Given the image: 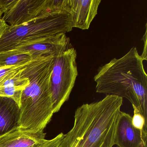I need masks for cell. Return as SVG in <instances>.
<instances>
[{
    "label": "cell",
    "mask_w": 147,
    "mask_h": 147,
    "mask_svg": "<svg viewBox=\"0 0 147 147\" xmlns=\"http://www.w3.org/2000/svg\"><path fill=\"white\" fill-rule=\"evenodd\" d=\"M123 98L107 95L76 111L74 126L57 147H113Z\"/></svg>",
    "instance_id": "1"
},
{
    "label": "cell",
    "mask_w": 147,
    "mask_h": 147,
    "mask_svg": "<svg viewBox=\"0 0 147 147\" xmlns=\"http://www.w3.org/2000/svg\"><path fill=\"white\" fill-rule=\"evenodd\" d=\"M144 60L133 47L98 69L94 80L96 92L127 99L147 120V75Z\"/></svg>",
    "instance_id": "2"
},
{
    "label": "cell",
    "mask_w": 147,
    "mask_h": 147,
    "mask_svg": "<svg viewBox=\"0 0 147 147\" xmlns=\"http://www.w3.org/2000/svg\"><path fill=\"white\" fill-rule=\"evenodd\" d=\"M70 16L67 12L46 13L21 25H8L0 38V52L60 33L72 31Z\"/></svg>",
    "instance_id": "3"
},
{
    "label": "cell",
    "mask_w": 147,
    "mask_h": 147,
    "mask_svg": "<svg viewBox=\"0 0 147 147\" xmlns=\"http://www.w3.org/2000/svg\"><path fill=\"white\" fill-rule=\"evenodd\" d=\"M77 52L69 38L54 55L50 88L54 113L69 99L78 75Z\"/></svg>",
    "instance_id": "4"
},
{
    "label": "cell",
    "mask_w": 147,
    "mask_h": 147,
    "mask_svg": "<svg viewBox=\"0 0 147 147\" xmlns=\"http://www.w3.org/2000/svg\"><path fill=\"white\" fill-rule=\"evenodd\" d=\"M47 2V0H17L2 19L10 26L24 24L46 13Z\"/></svg>",
    "instance_id": "5"
},
{
    "label": "cell",
    "mask_w": 147,
    "mask_h": 147,
    "mask_svg": "<svg viewBox=\"0 0 147 147\" xmlns=\"http://www.w3.org/2000/svg\"><path fill=\"white\" fill-rule=\"evenodd\" d=\"M132 117L120 112L115 131L114 144L117 147H142L147 144V131L135 128L131 123Z\"/></svg>",
    "instance_id": "6"
},
{
    "label": "cell",
    "mask_w": 147,
    "mask_h": 147,
    "mask_svg": "<svg viewBox=\"0 0 147 147\" xmlns=\"http://www.w3.org/2000/svg\"><path fill=\"white\" fill-rule=\"evenodd\" d=\"M69 38L65 33H60L47 38L20 45L10 50L14 53H28L33 59L54 56Z\"/></svg>",
    "instance_id": "7"
},
{
    "label": "cell",
    "mask_w": 147,
    "mask_h": 147,
    "mask_svg": "<svg viewBox=\"0 0 147 147\" xmlns=\"http://www.w3.org/2000/svg\"><path fill=\"white\" fill-rule=\"evenodd\" d=\"M100 0H69L68 13L72 28L88 30L98 13Z\"/></svg>",
    "instance_id": "8"
},
{
    "label": "cell",
    "mask_w": 147,
    "mask_h": 147,
    "mask_svg": "<svg viewBox=\"0 0 147 147\" xmlns=\"http://www.w3.org/2000/svg\"><path fill=\"white\" fill-rule=\"evenodd\" d=\"M46 134L22 130L18 126L0 136V147H34L43 142Z\"/></svg>",
    "instance_id": "9"
},
{
    "label": "cell",
    "mask_w": 147,
    "mask_h": 147,
    "mask_svg": "<svg viewBox=\"0 0 147 147\" xmlns=\"http://www.w3.org/2000/svg\"><path fill=\"white\" fill-rule=\"evenodd\" d=\"M19 107L12 99L0 97V136L18 126Z\"/></svg>",
    "instance_id": "10"
},
{
    "label": "cell",
    "mask_w": 147,
    "mask_h": 147,
    "mask_svg": "<svg viewBox=\"0 0 147 147\" xmlns=\"http://www.w3.org/2000/svg\"><path fill=\"white\" fill-rule=\"evenodd\" d=\"M22 71L7 81L0 88V97L12 99L19 107L22 92L29 83L28 78L21 75Z\"/></svg>",
    "instance_id": "11"
},
{
    "label": "cell",
    "mask_w": 147,
    "mask_h": 147,
    "mask_svg": "<svg viewBox=\"0 0 147 147\" xmlns=\"http://www.w3.org/2000/svg\"><path fill=\"white\" fill-rule=\"evenodd\" d=\"M33 59L30 54L17 53L10 50L0 52V67L26 65Z\"/></svg>",
    "instance_id": "12"
},
{
    "label": "cell",
    "mask_w": 147,
    "mask_h": 147,
    "mask_svg": "<svg viewBox=\"0 0 147 147\" xmlns=\"http://www.w3.org/2000/svg\"><path fill=\"white\" fill-rule=\"evenodd\" d=\"M26 65L0 67V88L4 85L7 81L23 70Z\"/></svg>",
    "instance_id": "13"
},
{
    "label": "cell",
    "mask_w": 147,
    "mask_h": 147,
    "mask_svg": "<svg viewBox=\"0 0 147 147\" xmlns=\"http://www.w3.org/2000/svg\"><path fill=\"white\" fill-rule=\"evenodd\" d=\"M69 0H47L46 13L67 12Z\"/></svg>",
    "instance_id": "14"
},
{
    "label": "cell",
    "mask_w": 147,
    "mask_h": 147,
    "mask_svg": "<svg viewBox=\"0 0 147 147\" xmlns=\"http://www.w3.org/2000/svg\"><path fill=\"white\" fill-rule=\"evenodd\" d=\"M132 106L134 109V115L131 119L132 125L139 130L147 131V120L145 119L136 107Z\"/></svg>",
    "instance_id": "15"
},
{
    "label": "cell",
    "mask_w": 147,
    "mask_h": 147,
    "mask_svg": "<svg viewBox=\"0 0 147 147\" xmlns=\"http://www.w3.org/2000/svg\"><path fill=\"white\" fill-rule=\"evenodd\" d=\"M63 136L64 134L61 132L52 139L50 140L45 139L43 142L34 147H57Z\"/></svg>",
    "instance_id": "16"
},
{
    "label": "cell",
    "mask_w": 147,
    "mask_h": 147,
    "mask_svg": "<svg viewBox=\"0 0 147 147\" xmlns=\"http://www.w3.org/2000/svg\"><path fill=\"white\" fill-rule=\"evenodd\" d=\"M16 1L17 0H0V11L4 14L12 7Z\"/></svg>",
    "instance_id": "17"
},
{
    "label": "cell",
    "mask_w": 147,
    "mask_h": 147,
    "mask_svg": "<svg viewBox=\"0 0 147 147\" xmlns=\"http://www.w3.org/2000/svg\"><path fill=\"white\" fill-rule=\"evenodd\" d=\"M8 26V25L5 22L2 18L0 19V38L2 36L3 33Z\"/></svg>",
    "instance_id": "18"
},
{
    "label": "cell",
    "mask_w": 147,
    "mask_h": 147,
    "mask_svg": "<svg viewBox=\"0 0 147 147\" xmlns=\"http://www.w3.org/2000/svg\"><path fill=\"white\" fill-rule=\"evenodd\" d=\"M3 13L1 11H0V19H1L2 18V15H3Z\"/></svg>",
    "instance_id": "19"
},
{
    "label": "cell",
    "mask_w": 147,
    "mask_h": 147,
    "mask_svg": "<svg viewBox=\"0 0 147 147\" xmlns=\"http://www.w3.org/2000/svg\"><path fill=\"white\" fill-rule=\"evenodd\" d=\"M142 147H147V144H145V145H143Z\"/></svg>",
    "instance_id": "20"
}]
</instances>
